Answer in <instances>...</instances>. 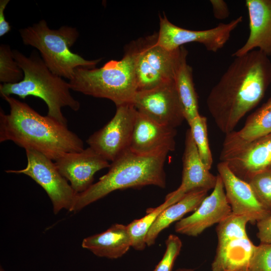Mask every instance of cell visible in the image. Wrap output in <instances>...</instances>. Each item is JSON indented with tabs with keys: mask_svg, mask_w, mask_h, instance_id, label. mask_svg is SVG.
I'll return each mask as SVG.
<instances>
[{
	"mask_svg": "<svg viewBox=\"0 0 271 271\" xmlns=\"http://www.w3.org/2000/svg\"><path fill=\"white\" fill-rule=\"evenodd\" d=\"M271 83V61L259 50L238 57L210 90L207 109L218 129L226 134L255 107Z\"/></svg>",
	"mask_w": 271,
	"mask_h": 271,
	"instance_id": "obj_1",
	"label": "cell"
},
{
	"mask_svg": "<svg viewBox=\"0 0 271 271\" xmlns=\"http://www.w3.org/2000/svg\"><path fill=\"white\" fill-rule=\"evenodd\" d=\"M10 113L0 110V142L10 141L25 150L39 152L55 161L65 153L82 151L84 143L67 125L43 116L28 104L2 95Z\"/></svg>",
	"mask_w": 271,
	"mask_h": 271,
	"instance_id": "obj_2",
	"label": "cell"
},
{
	"mask_svg": "<svg viewBox=\"0 0 271 271\" xmlns=\"http://www.w3.org/2000/svg\"><path fill=\"white\" fill-rule=\"evenodd\" d=\"M169 152L140 155L129 149L111 162L108 172L85 191L76 195L72 212H77L112 192L154 185L164 188V165Z\"/></svg>",
	"mask_w": 271,
	"mask_h": 271,
	"instance_id": "obj_3",
	"label": "cell"
},
{
	"mask_svg": "<svg viewBox=\"0 0 271 271\" xmlns=\"http://www.w3.org/2000/svg\"><path fill=\"white\" fill-rule=\"evenodd\" d=\"M13 52L24 76L22 81L16 83L1 84V95H15L22 99L28 96L39 97L47 104L48 116L67 125L62 108L68 107L77 111L80 107L79 102L70 93L69 82L52 73L36 51L29 56L17 50Z\"/></svg>",
	"mask_w": 271,
	"mask_h": 271,
	"instance_id": "obj_4",
	"label": "cell"
},
{
	"mask_svg": "<svg viewBox=\"0 0 271 271\" xmlns=\"http://www.w3.org/2000/svg\"><path fill=\"white\" fill-rule=\"evenodd\" d=\"M139 39L129 46L120 60H110L99 68L78 67L69 80L71 89L111 100L116 106L132 103L137 92L136 61Z\"/></svg>",
	"mask_w": 271,
	"mask_h": 271,
	"instance_id": "obj_5",
	"label": "cell"
},
{
	"mask_svg": "<svg viewBox=\"0 0 271 271\" xmlns=\"http://www.w3.org/2000/svg\"><path fill=\"white\" fill-rule=\"evenodd\" d=\"M23 43L37 49L49 69L62 78L71 79L78 67L94 68L101 59H85L71 47L79 37L75 28L61 26L50 29L44 20L19 31Z\"/></svg>",
	"mask_w": 271,
	"mask_h": 271,
	"instance_id": "obj_6",
	"label": "cell"
},
{
	"mask_svg": "<svg viewBox=\"0 0 271 271\" xmlns=\"http://www.w3.org/2000/svg\"><path fill=\"white\" fill-rule=\"evenodd\" d=\"M248 222L246 217L231 213L218 224L212 271H247L256 246L247 234Z\"/></svg>",
	"mask_w": 271,
	"mask_h": 271,
	"instance_id": "obj_7",
	"label": "cell"
},
{
	"mask_svg": "<svg viewBox=\"0 0 271 271\" xmlns=\"http://www.w3.org/2000/svg\"><path fill=\"white\" fill-rule=\"evenodd\" d=\"M158 34L139 39L136 61L137 91L153 89L174 80L186 49L169 51L157 43Z\"/></svg>",
	"mask_w": 271,
	"mask_h": 271,
	"instance_id": "obj_8",
	"label": "cell"
},
{
	"mask_svg": "<svg viewBox=\"0 0 271 271\" xmlns=\"http://www.w3.org/2000/svg\"><path fill=\"white\" fill-rule=\"evenodd\" d=\"M25 151L26 167L19 170H7L6 172L25 174L40 185L52 202L54 214L63 209L72 212L77 194L58 171L54 162L36 151Z\"/></svg>",
	"mask_w": 271,
	"mask_h": 271,
	"instance_id": "obj_9",
	"label": "cell"
},
{
	"mask_svg": "<svg viewBox=\"0 0 271 271\" xmlns=\"http://www.w3.org/2000/svg\"><path fill=\"white\" fill-rule=\"evenodd\" d=\"M116 107L111 119L86 141L90 148L111 162L129 149L137 113L132 103Z\"/></svg>",
	"mask_w": 271,
	"mask_h": 271,
	"instance_id": "obj_10",
	"label": "cell"
},
{
	"mask_svg": "<svg viewBox=\"0 0 271 271\" xmlns=\"http://www.w3.org/2000/svg\"><path fill=\"white\" fill-rule=\"evenodd\" d=\"M239 16L227 24L220 23L207 30H191L184 29L170 22L165 15L160 16V29L157 43L164 48L174 51L189 43H199L207 50L216 52L228 41L231 32L242 22Z\"/></svg>",
	"mask_w": 271,
	"mask_h": 271,
	"instance_id": "obj_11",
	"label": "cell"
},
{
	"mask_svg": "<svg viewBox=\"0 0 271 271\" xmlns=\"http://www.w3.org/2000/svg\"><path fill=\"white\" fill-rule=\"evenodd\" d=\"M219 160L245 181L271 165V132L248 142L223 141Z\"/></svg>",
	"mask_w": 271,
	"mask_h": 271,
	"instance_id": "obj_12",
	"label": "cell"
},
{
	"mask_svg": "<svg viewBox=\"0 0 271 271\" xmlns=\"http://www.w3.org/2000/svg\"><path fill=\"white\" fill-rule=\"evenodd\" d=\"M132 104L138 112L165 126L176 128L185 120L174 80L138 91Z\"/></svg>",
	"mask_w": 271,
	"mask_h": 271,
	"instance_id": "obj_13",
	"label": "cell"
},
{
	"mask_svg": "<svg viewBox=\"0 0 271 271\" xmlns=\"http://www.w3.org/2000/svg\"><path fill=\"white\" fill-rule=\"evenodd\" d=\"M231 213L222 180L218 174L216 185L211 193L203 199L191 215L183 218L176 223L175 230L181 234L197 236Z\"/></svg>",
	"mask_w": 271,
	"mask_h": 271,
	"instance_id": "obj_14",
	"label": "cell"
},
{
	"mask_svg": "<svg viewBox=\"0 0 271 271\" xmlns=\"http://www.w3.org/2000/svg\"><path fill=\"white\" fill-rule=\"evenodd\" d=\"M60 173L70 182L77 194L88 189L98 171L109 168V162L89 147L77 152L64 154L54 161Z\"/></svg>",
	"mask_w": 271,
	"mask_h": 271,
	"instance_id": "obj_15",
	"label": "cell"
},
{
	"mask_svg": "<svg viewBox=\"0 0 271 271\" xmlns=\"http://www.w3.org/2000/svg\"><path fill=\"white\" fill-rule=\"evenodd\" d=\"M232 213L246 217L255 223L271 215L258 200L249 184L237 177L228 165L220 162L217 166Z\"/></svg>",
	"mask_w": 271,
	"mask_h": 271,
	"instance_id": "obj_16",
	"label": "cell"
},
{
	"mask_svg": "<svg viewBox=\"0 0 271 271\" xmlns=\"http://www.w3.org/2000/svg\"><path fill=\"white\" fill-rule=\"evenodd\" d=\"M176 134V128L159 124L137 111L129 150L140 155L169 153L175 149Z\"/></svg>",
	"mask_w": 271,
	"mask_h": 271,
	"instance_id": "obj_17",
	"label": "cell"
},
{
	"mask_svg": "<svg viewBox=\"0 0 271 271\" xmlns=\"http://www.w3.org/2000/svg\"><path fill=\"white\" fill-rule=\"evenodd\" d=\"M209 170L201 160L190 129H188L185 136L181 184L168 195L178 201L193 190L213 189L216 185L217 176Z\"/></svg>",
	"mask_w": 271,
	"mask_h": 271,
	"instance_id": "obj_18",
	"label": "cell"
},
{
	"mask_svg": "<svg viewBox=\"0 0 271 271\" xmlns=\"http://www.w3.org/2000/svg\"><path fill=\"white\" fill-rule=\"evenodd\" d=\"M249 36L245 44L232 55L238 57L257 48L271 56V0H246Z\"/></svg>",
	"mask_w": 271,
	"mask_h": 271,
	"instance_id": "obj_19",
	"label": "cell"
},
{
	"mask_svg": "<svg viewBox=\"0 0 271 271\" xmlns=\"http://www.w3.org/2000/svg\"><path fill=\"white\" fill-rule=\"evenodd\" d=\"M131 246L127 226L114 224L108 229L85 238L82 247L102 257L116 259L123 256Z\"/></svg>",
	"mask_w": 271,
	"mask_h": 271,
	"instance_id": "obj_20",
	"label": "cell"
},
{
	"mask_svg": "<svg viewBox=\"0 0 271 271\" xmlns=\"http://www.w3.org/2000/svg\"><path fill=\"white\" fill-rule=\"evenodd\" d=\"M208 190L197 189L185 194L176 203L165 209L150 228L146 238L147 245L155 244L160 233L172 223L179 221L187 213L195 211L207 196Z\"/></svg>",
	"mask_w": 271,
	"mask_h": 271,
	"instance_id": "obj_21",
	"label": "cell"
},
{
	"mask_svg": "<svg viewBox=\"0 0 271 271\" xmlns=\"http://www.w3.org/2000/svg\"><path fill=\"white\" fill-rule=\"evenodd\" d=\"M187 54L186 50L179 64L174 82L183 108L185 120L189 124L200 114L197 94L193 82L192 68L187 63Z\"/></svg>",
	"mask_w": 271,
	"mask_h": 271,
	"instance_id": "obj_22",
	"label": "cell"
},
{
	"mask_svg": "<svg viewBox=\"0 0 271 271\" xmlns=\"http://www.w3.org/2000/svg\"><path fill=\"white\" fill-rule=\"evenodd\" d=\"M271 132V97L249 115L242 127L225 134L224 141L248 142Z\"/></svg>",
	"mask_w": 271,
	"mask_h": 271,
	"instance_id": "obj_23",
	"label": "cell"
},
{
	"mask_svg": "<svg viewBox=\"0 0 271 271\" xmlns=\"http://www.w3.org/2000/svg\"><path fill=\"white\" fill-rule=\"evenodd\" d=\"M175 200L166 196L165 201L160 206L149 208L143 217L135 219L126 225L131 240V247L137 250H142L147 245V233L158 216L167 207L176 203Z\"/></svg>",
	"mask_w": 271,
	"mask_h": 271,
	"instance_id": "obj_24",
	"label": "cell"
},
{
	"mask_svg": "<svg viewBox=\"0 0 271 271\" xmlns=\"http://www.w3.org/2000/svg\"><path fill=\"white\" fill-rule=\"evenodd\" d=\"M188 124L200 159L210 170L213 164V157L208 137L207 118L200 114Z\"/></svg>",
	"mask_w": 271,
	"mask_h": 271,
	"instance_id": "obj_25",
	"label": "cell"
},
{
	"mask_svg": "<svg viewBox=\"0 0 271 271\" xmlns=\"http://www.w3.org/2000/svg\"><path fill=\"white\" fill-rule=\"evenodd\" d=\"M24 74L13 56L10 46L0 45V82L2 84H14L22 81Z\"/></svg>",
	"mask_w": 271,
	"mask_h": 271,
	"instance_id": "obj_26",
	"label": "cell"
},
{
	"mask_svg": "<svg viewBox=\"0 0 271 271\" xmlns=\"http://www.w3.org/2000/svg\"><path fill=\"white\" fill-rule=\"evenodd\" d=\"M246 182L259 202L271 212V170L267 169L259 172Z\"/></svg>",
	"mask_w": 271,
	"mask_h": 271,
	"instance_id": "obj_27",
	"label": "cell"
},
{
	"mask_svg": "<svg viewBox=\"0 0 271 271\" xmlns=\"http://www.w3.org/2000/svg\"><path fill=\"white\" fill-rule=\"evenodd\" d=\"M165 253L153 271H172L174 262L180 254L182 243L177 235L170 234L166 240Z\"/></svg>",
	"mask_w": 271,
	"mask_h": 271,
	"instance_id": "obj_28",
	"label": "cell"
},
{
	"mask_svg": "<svg viewBox=\"0 0 271 271\" xmlns=\"http://www.w3.org/2000/svg\"><path fill=\"white\" fill-rule=\"evenodd\" d=\"M247 271H271V243L255 246Z\"/></svg>",
	"mask_w": 271,
	"mask_h": 271,
	"instance_id": "obj_29",
	"label": "cell"
},
{
	"mask_svg": "<svg viewBox=\"0 0 271 271\" xmlns=\"http://www.w3.org/2000/svg\"><path fill=\"white\" fill-rule=\"evenodd\" d=\"M256 226L260 243H271V215L257 222Z\"/></svg>",
	"mask_w": 271,
	"mask_h": 271,
	"instance_id": "obj_30",
	"label": "cell"
},
{
	"mask_svg": "<svg viewBox=\"0 0 271 271\" xmlns=\"http://www.w3.org/2000/svg\"><path fill=\"white\" fill-rule=\"evenodd\" d=\"M214 17L217 20H224L228 18L230 12L226 3L223 0H211Z\"/></svg>",
	"mask_w": 271,
	"mask_h": 271,
	"instance_id": "obj_31",
	"label": "cell"
},
{
	"mask_svg": "<svg viewBox=\"0 0 271 271\" xmlns=\"http://www.w3.org/2000/svg\"><path fill=\"white\" fill-rule=\"evenodd\" d=\"M10 0L0 1V37H2L9 33L11 27L8 22L6 20L4 11L9 3Z\"/></svg>",
	"mask_w": 271,
	"mask_h": 271,
	"instance_id": "obj_32",
	"label": "cell"
},
{
	"mask_svg": "<svg viewBox=\"0 0 271 271\" xmlns=\"http://www.w3.org/2000/svg\"><path fill=\"white\" fill-rule=\"evenodd\" d=\"M176 271H194V269L191 268H178Z\"/></svg>",
	"mask_w": 271,
	"mask_h": 271,
	"instance_id": "obj_33",
	"label": "cell"
},
{
	"mask_svg": "<svg viewBox=\"0 0 271 271\" xmlns=\"http://www.w3.org/2000/svg\"><path fill=\"white\" fill-rule=\"evenodd\" d=\"M0 271H5L2 266L0 267Z\"/></svg>",
	"mask_w": 271,
	"mask_h": 271,
	"instance_id": "obj_34",
	"label": "cell"
},
{
	"mask_svg": "<svg viewBox=\"0 0 271 271\" xmlns=\"http://www.w3.org/2000/svg\"><path fill=\"white\" fill-rule=\"evenodd\" d=\"M268 169L271 170V165L268 167Z\"/></svg>",
	"mask_w": 271,
	"mask_h": 271,
	"instance_id": "obj_35",
	"label": "cell"
}]
</instances>
